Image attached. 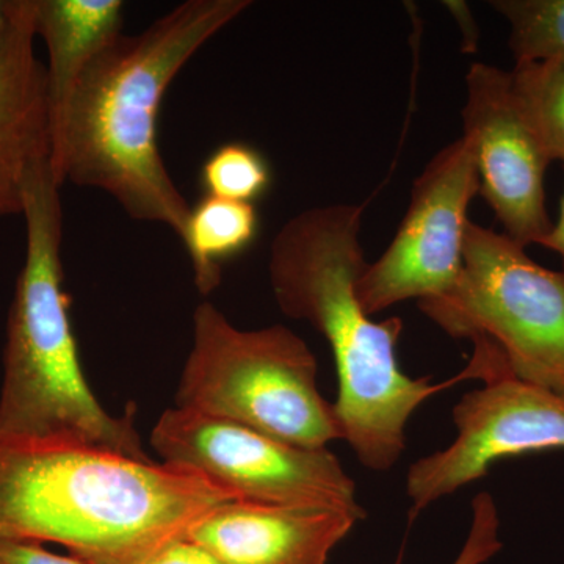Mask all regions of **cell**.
<instances>
[{
	"instance_id": "obj_1",
	"label": "cell",
	"mask_w": 564,
	"mask_h": 564,
	"mask_svg": "<svg viewBox=\"0 0 564 564\" xmlns=\"http://www.w3.org/2000/svg\"><path fill=\"white\" fill-rule=\"evenodd\" d=\"M250 0H187L139 35L111 41L87 66L52 131L55 181L111 196L137 221L182 236L192 207L163 163L158 120L181 69L250 9Z\"/></svg>"
},
{
	"instance_id": "obj_2",
	"label": "cell",
	"mask_w": 564,
	"mask_h": 564,
	"mask_svg": "<svg viewBox=\"0 0 564 564\" xmlns=\"http://www.w3.org/2000/svg\"><path fill=\"white\" fill-rule=\"evenodd\" d=\"M362 214L361 204L300 212L273 239L269 276L281 313L310 323L332 348L343 440L362 466L386 473L406 451L411 415L440 386L399 366L402 318L373 321L359 302L356 288L369 263L359 242Z\"/></svg>"
},
{
	"instance_id": "obj_3",
	"label": "cell",
	"mask_w": 564,
	"mask_h": 564,
	"mask_svg": "<svg viewBox=\"0 0 564 564\" xmlns=\"http://www.w3.org/2000/svg\"><path fill=\"white\" fill-rule=\"evenodd\" d=\"M236 494L169 464L0 433V541L88 564H144Z\"/></svg>"
},
{
	"instance_id": "obj_4",
	"label": "cell",
	"mask_w": 564,
	"mask_h": 564,
	"mask_svg": "<svg viewBox=\"0 0 564 564\" xmlns=\"http://www.w3.org/2000/svg\"><path fill=\"white\" fill-rule=\"evenodd\" d=\"M61 188L46 162L25 192V258L7 323L0 433L151 462L133 411L111 415L82 370L63 288Z\"/></svg>"
},
{
	"instance_id": "obj_5",
	"label": "cell",
	"mask_w": 564,
	"mask_h": 564,
	"mask_svg": "<svg viewBox=\"0 0 564 564\" xmlns=\"http://www.w3.org/2000/svg\"><path fill=\"white\" fill-rule=\"evenodd\" d=\"M317 359L282 325L240 329L215 304L193 314V347L176 408L240 423L282 443L328 448L343 440L334 403L317 383Z\"/></svg>"
},
{
	"instance_id": "obj_6",
	"label": "cell",
	"mask_w": 564,
	"mask_h": 564,
	"mask_svg": "<svg viewBox=\"0 0 564 564\" xmlns=\"http://www.w3.org/2000/svg\"><path fill=\"white\" fill-rule=\"evenodd\" d=\"M419 307L448 336L491 340L516 378L564 397V273L507 234L467 223L458 280Z\"/></svg>"
},
{
	"instance_id": "obj_7",
	"label": "cell",
	"mask_w": 564,
	"mask_h": 564,
	"mask_svg": "<svg viewBox=\"0 0 564 564\" xmlns=\"http://www.w3.org/2000/svg\"><path fill=\"white\" fill-rule=\"evenodd\" d=\"M151 445L163 464L203 475L237 499L269 505H322L366 513L355 480L328 448L282 443L248 426L172 408Z\"/></svg>"
},
{
	"instance_id": "obj_8",
	"label": "cell",
	"mask_w": 564,
	"mask_h": 564,
	"mask_svg": "<svg viewBox=\"0 0 564 564\" xmlns=\"http://www.w3.org/2000/svg\"><path fill=\"white\" fill-rule=\"evenodd\" d=\"M478 191L474 148L462 135L419 174L395 237L377 262L367 263L356 288L367 314L454 288L462 273L467 210Z\"/></svg>"
},
{
	"instance_id": "obj_9",
	"label": "cell",
	"mask_w": 564,
	"mask_h": 564,
	"mask_svg": "<svg viewBox=\"0 0 564 564\" xmlns=\"http://www.w3.org/2000/svg\"><path fill=\"white\" fill-rule=\"evenodd\" d=\"M484 386L455 404L454 443L411 464L406 492L413 511L480 480L494 464L516 456L564 451V397L525 383L510 369L478 375Z\"/></svg>"
},
{
	"instance_id": "obj_10",
	"label": "cell",
	"mask_w": 564,
	"mask_h": 564,
	"mask_svg": "<svg viewBox=\"0 0 564 564\" xmlns=\"http://www.w3.org/2000/svg\"><path fill=\"white\" fill-rule=\"evenodd\" d=\"M463 135L477 162L480 193L497 220L522 247L551 231L545 172L552 161L516 98L510 70L474 63L466 76Z\"/></svg>"
},
{
	"instance_id": "obj_11",
	"label": "cell",
	"mask_w": 564,
	"mask_h": 564,
	"mask_svg": "<svg viewBox=\"0 0 564 564\" xmlns=\"http://www.w3.org/2000/svg\"><path fill=\"white\" fill-rule=\"evenodd\" d=\"M366 513L322 505L229 500L193 522L185 536L225 564H328Z\"/></svg>"
},
{
	"instance_id": "obj_12",
	"label": "cell",
	"mask_w": 564,
	"mask_h": 564,
	"mask_svg": "<svg viewBox=\"0 0 564 564\" xmlns=\"http://www.w3.org/2000/svg\"><path fill=\"white\" fill-rule=\"evenodd\" d=\"M35 39V2L11 0L0 32V218L22 215L33 172L51 162L46 66Z\"/></svg>"
},
{
	"instance_id": "obj_13",
	"label": "cell",
	"mask_w": 564,
	"mask_h": 564,
	"mask_svg": "<svg viewBox=\"0 0 564 564\" xmlns=\"http://www.w3.org/2000/svg\"><path fill=\"white\" fill-rule=\"evenodd\" d=\"M35 32L47 50L46 82L54 131L82 74L121 35V0H33Z\"/></svg>"
},
{
	"instance_id": "obj_14",
	"label": "cell",
	"mask_w": 564,
	"mask_h": 564,
	"mask_svg": "<svg viewBox=\"0 0 564 564\" xmlns=\"http://www.w3.org/2000/svg\"><path fill=\"white\" fill-rule=\"evenodd\" d=\"M259 234L254 204L204 196L192 207L181 240L191 256L196 289L207 295L220 285L223 263L242 254Z\"/></svg>"
},
{
	"instance_id": "obj_15",
	"label": "cell",
	"mask_w": 564,
	"mask_h": 564,
	"mask_svg": "<svg viewBox=\"0 0 564 564\" xmlns=\"http://www.w3.org/2000/svg\"><path fill=\"white\" fill-rule=\"evenodd\" d=\"M510 74L519 106L549 159L564 165V58L516 63Z\"/></svg>"
},
{
	"instance_id": "obj_16",
	"label": "cell",
	"mask_w": 564,
	"mask_h": 564,
	"mask_svg": "<svg viewBox=\"0 0 564 564\" xmlns=\"http://www.w3.org/2000/svg\"><path fill=\"white\" fill-rule=\"evenodd\" d=\"M510 25L516 63L564 58V0H494Z\"/></svg>"
},
{
	"instance_id": "obj_17",
	"label": "cell",
	"mask_w": 564,
	"mask_h": 564,
	"mask_svg": "<svg viewBox=\"0 0 564 564\" xmlns=\"http://www.w3.org/2000/svg\"><path fill=\"white\" fill-rule=\"evenodd\" d=\"M207 196L254 204L272 185V170L261 152L242 141L225 143L212 152L199 173Z\"/></svg>"
},
{
	"instance_id": "obj_18",
	"label": "cell",
	"mask_w": 564,
	"mask_h": 564,
	"mask_svg": "<svg viewBox=\"0 0 564 564\" xmlns=\"http://www.w3.org/2000/svg\"><path fill=\"white\" fill-rule=\"evenodd\" d=\"M500 518L496 500L489 492H480L473 500V522L462 552L454 564H485L502 551Z\"/></svg>"
},
{
	"instance_id": "obj_19",
	"label": "cell",
	"mask_w": 564,
	"mask_h": 564,
	"mask_svg": "<svg viewBox=\"0 0 564 564\" xmlns=\"http://www.w3.org/2000/svg\"><path fill=\"white\" fill-rule=\"evenodd\" d=\"M144 564H225L204 545L180 536L159 549Z\"/></svg>"
},
{
	"instance_id": "obj_20",
	"label": "cell",
	"mask_w": 564,
	"mask_h": 564,
	"mask_svg": "<svg viewBox=\"0 0 564 564\" xmlns=\"http://www.w3.org/2000/svg\"><path fill=\"white\" fill-rule=\"evenodd\" d=\"M0 564H88L73 555H57L40 543L0 541Z\"/></svg>"
},
{
	"instance_id": "obj_21",
	"label": "cell",
	"mask_w": 564,
	"mask_h": 564,
	"mask_svg": "<svg viewBox=\"0 0 564 564\" xmlns=\"http://www.w3.org/2000/svg\"><path fill=\"white\" fill-rule=\"evenodd\" d=\"M540 247L547 248V250L556 252L562 261V270L564 273V192L562 203H560V214L555 221H552L551 231L540 242Z\"/></svg>"
},
{
	"instance_id": "obj_22",
	"label": "cell",
	"mask_w": 564,
	"mask_h": 564,
	"mask_svg": "<svg viewBox=\"0 0 564 564\" xmlns=\"http://www.w3.org/2000/svg\"><path fill=\"white\" fill-rule=\"evenodd\" d=\"M11 0H0V32L6 28L10 18Z\"/></svg>"
}]
</instances>
